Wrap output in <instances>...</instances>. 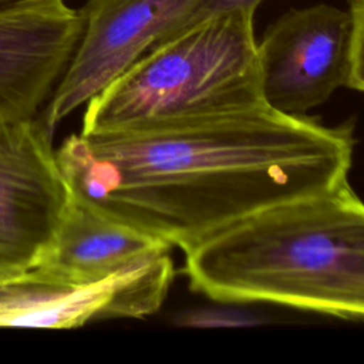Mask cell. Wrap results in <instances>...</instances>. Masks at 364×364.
I'll list each match as a JSON object with an SVG mask.
<instances>
[{
	"instance_id": "cell-9",
	"label": "cell",
	"mask_w": 364,
	"mask_h": 364,
	"mask_svg": "<svg viewBox=\"0 0 364 364\" xmlns=\"http://www.w3.org/2000/svg\"><path fill=\"white\" fill-rule=\"evenodd\" d=\"M165 242L124 225L70 191L55 237L34 266L58 279L90 284L169 252Z\"/></svg>"
},
{
	"instance_id": "cell-3",
	"label": "cell",
	"mask_w": 364,
	"mask_h": 364,
	"mask_svg": "<svg viewBox=\"0 0 364 364\" xmlns=\"http://www.w3.org/2000/svg\"><path fill=\"white\" fill-rule=\"evenodd\" d=\"M255 11L208 17L149 50L87 101L81 134L266 107Z\"/></svg>"
},
{
	"instance_id": "cell-12",
	"label": "cell",
	"mask_w": 364,
	"mask_h": 364,
	"mask_svg": "<svg viewBox=\"0 0 364 364\" xmlns=\"http://www.w3.org/2000/svg\"><path fill=\"white\" fill-rule=\"evenodd\" d=\"M262 0H203L189 17L185 28L216 14H223L235 10H256ZM183 28V30H185Z\"/></svg>"
},
{
	"instance_id": "cell-10",
	"label": "cell",
	"mask_w": 364,
	"mask_h": 364,
	"mask_svg": "<svg viewBox=\"0 0 364 364\" xmlns=\"http://www.w3.org/2000/svg\"><path fill=\"white\" fill-rule=\"evenodd\" d=\"M219 306H200L186 309L175 316V324L191 328H239L253 327L263 323L262 317L237 303L218 301Z\"/></svg>"
},
{
	"instance_id": "cell-7",
	"label": "cell",
	"mask_w": 364,
	"mask_h": 364,
	"mask_svg": "<svg viewBox=\"0 0 364 364\" xmlns=\"http://www.w3.org/2000/svg\"><path fill=\"white\" fill-rule=\"evenodd\" d=\"M172 279L169 252L90 284L33 267L0 279V327L74 328L92 320L142 318L162 306Z\"/></svg>"
},
{
	"instance_id": "cell-4",
	"label": "cell",
	"mask_w": 364,
	"mask_h": 364,
	"mask_svg": "<svg viewBox=\"0 0 364 364\" xmlns=\"http://www.w3.org/2000/svg\"><path fill=\"white\" fill-rule=\"evenodd\" d=\"M202 1L88 0L80 41L41 119L50 132L144 54L182 31Z\"/></svg>"
},
{
	"instance_id": "cell-2",
	"label": "cell",
	"mask_w": 364,
	"mask_h": 364,
	"mask_svg": "<svg viewBox=\"0 0 364 364\" xmlns=\"http://www.w3.org/2000/svg\"><path fill=\"white\" fill-rule=\"evenodd\" d=\"M183 270L213 301L364 318V202L344 179L266 208L185 250Z\"/></svg>"
},
{
	"instance_id": "cell-11",
	"label": "cell",
	"mask_w": 364,
	"mask_h": 364,
	"mask_svg": "<svg viewBox=\"0 0 364 364\" xmlns=\"http://www.w3.org/2000/svg\"><path fill=\"white\" fill-rule=\"evenodd\" d=\"M353 17L351 71L347 87L364 92V0H348Z\"/></svg>"
},
{
	"instance_id": "cell-6",
	"label": "cell",
	"mask_w": 364,
	"mask_h": 364,
	"mask_svg": "<svg viewBox=\"0 0 364 364\" xmlns=\"http://www.w3.org/2000/svg\"><path fill=\"white\" fill-rule=\"evenodd\" d=\"M353 17L330 4L290 9L257 43L260 91L266 107L304 117L347 85L351 71Z\"/></svg>"
},
{
	"instance_id": "cell-5",
	"label": "cell",
	"mask_w": 364,
	"mask_h": 364,
	"mask_svg": "<svg viewBox=\"0 0 364 364\" xmlns=\"http://www.w3.org/2000/svg\"><path fill=\"white\" fill-rule=\"evenodd\" d=\"M51 132L41 119L0 122V279L33 269L70 200Z\"/></svg>"
},
{
	"instance_id": "cell-8",
	"label": "cell",
	"mask_w": 364,
	"mask_h": 364,
	"mask_svg": "<svg viewBox=\"0 0 364 364\" xmlns=\"http://www.w3.org/2000/svg\"><path fill=\"white\" fill-rule=\"evenodd\" d=\"M65 0L0 4V122L34 118L65 71L84 28Z\"/></svg>"
},
{
	"instance_id": "cell-13",
	"label": "cell",
	"mask_w": 364,
	"mask_h": 364,
	"mask_svg": "<svg viewBox=\"0 0 364 364\" xmlns=\"http://www.w3.org/2000/svg\"><path fill=\"white\" fill-rule=\"evenodd\" d=\"M7 1H11V0H0V4H3V3H7Z\"/></svg>"
},
{
	"instance_id": "cell-1",
	"label": "cell",
	"mask_w": 364,
	"mask_h": 364,
	"mask_svg": "<svg viewBox=\"0 0 364 364\" xmlns=\"http://www.w3.org/2000/svg\"><path fill=\"white\" fill-rule=\"evenodd\" d=\"M350 125L260 107L71 134L55 151L70 191L183 252L266 208L347 179Z\"/></svg>"
}]
</instances>
